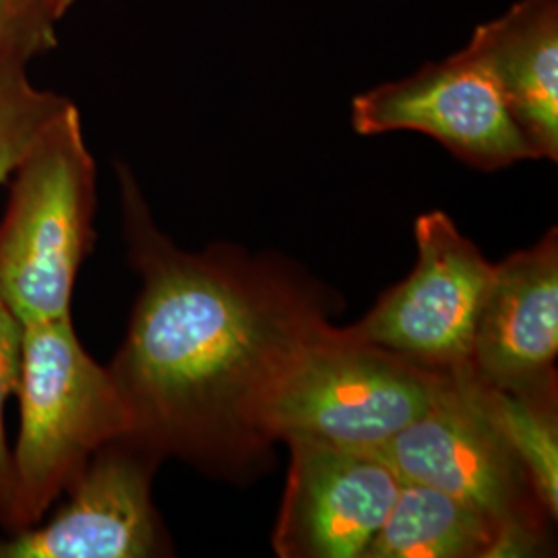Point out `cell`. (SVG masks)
I'll return each mask as SVG.
<instances>
[{"instance_id":"cell-1","label":"cell","mask_w":558,"mask_h":558,"mask_svg":"<svg viewBox=\"0 0 558 558\" xmlns=\"http://www.w3.org/2000/svg\"><path fill=\"white\" fill-rule=\"evenodd\" d=\"M129 259L141 292L108 366L131 437L161 459L226 470L269 445L263 412L300 354L331 325L302 288L267 265L168 239L119 166Z\"/></svg>"},{"instance_id":"cell-2","label":"cell","mask_w":558,"mask_h":558,"mask_svg":"<svg viewBox=\"0 0 558 558\" xmlns=\"http://www.w3.org/2000/svg\"><path fill=\"white\" fill-rule=\"evenodd\" d=\"M20 435L11 449V511L4 527L40 523L101 447L133 433L108 366L87 354L73 319L21 325Z\"/></svg>"},{"instance_id":"cell-3","label":"cell","mask_w":558,"mask_h":558,"mask_svg":"<svg viewBox=\"0 0 558 558\" xmlns=\"http://www.w3.org/2000/svg\"><path fill=\"white\" fill-rule=\"evenodd\" d=\"M0 221V299L21 325L71 317L94 240L96 161L69 101L21 158Z\"/></svg>"},{"instance_id":"cell-4","label":"cell","mask_w":558,"mask_h":558,"mask_svg":"<svg viewBox=\"0 0 558 558\" xmlns=\"http://www.w3.org/2000/svg\"><path fill=\"white\" fill-rule=\"evenodd\" d=\"M449 375L329 327L290 366L263 412L269 440L373 451L418 420Z\"/></svg>"},{"instance_id":"cell-5","label":"cell","mask_w":558,"mask_h":558,"mask_svg":"<svg viewBox=\"0 0 558 558\" xmlns=\"http://www.w3.org/2000/svg\"><path fill=\"white\" fill-rule=\"evenodd\" d=\"M401 482L424 484L474 505L532 553L544 509L518 453L463 375H449L435 403L393 439L368 451Z\"/></svg>"},{"instance_id":"cell-6","label":"cell","mask_w":558,"mask_h":558,"mask_svg":"<svg viewBox=\"0 0 558 558\" xmlns=\"http://www.w3.org/2000/svg\"><path fill=\"white\" fill-rule=\"evenodd\" d=\"M414 236V271L345 331L422 368L461 375L470 368L480 313L497 265L484 259L442 211L420 216Z\"/></svg>"},{"instance_id":"cell-7","label":"cell","mask_w":558,"mask_h":558,"mask_svg":"<svg viewBox=\"0 0 558 558\" xmlns=\"http://www.w3.org/2000/svg\"><path fill=\"white\" fill-rule=\"evenodd\" d=\"M161 458L126 435L89 459L52 518L0 539V558H151L168 555L151 478Z\"/></svg>"},{"instance_id":"cell-8","label":"cell","mask_w":558,"mask_h":558,"mask_svg":"<svg viewBox=\"0 0 558 558\" xmlns=\"http://www.w3.org/2000/svg\"><path fill=\"white\" fill-rule=\"evenodd\" d=\"M352 124L360 135L418 131L482 170L538 158L497 83L465 50L360 94Z\"/></svg>"},{"instance_id":"cell-9","label":"cell","mask_w":558,"mask_h":558,"mask_svg":"<svg viewBox=\"0 0 558 558\" xmlns=\"http://www.w3.org/2000/svg\"><path fill=\"white\" fill-rule=\"evenodd\" d=\"M292 468L276 550L283 558H364L398 499L401 480L368 451L288 440Z\"/></svg>"},{"instance_id":"cell-10","label":"cell","mask_w":558,"mask_h":558,"mask_svg":"<svg viewBox=\"0 0 558 558\" xmlns=\"http://www.w3.org/2000/svg\"><path fill=\"white\" fill-rule=\"evenodd\" d=\"M558 244L553 230L502 260L480 313L468 373L500 391L555 396Z\"/></svg>"},{"instance_id":"cell-11","label":"cell","mask_w":558,"mask_h":558,"mask_svg":"<svg viewBox=\"0 0 558 558\" xmlns=\"http://www.w3.org/2000/svg\"><path fill=\"white\" fill-rule=\"evenodd\" d=\"M493 77L538 158H558V0H519L463 48Z\"/></svg>"},{"instance_id":"cell-12","label":"cell","mask_w":558,"mask_h":558,"mask_svg":"<svg viewBox=\"0 0 558 558\" xmlns=\"http://www.w3.org/2000/svg\"><path fill=\"white\" fill-rule=\"evenodd\" d=\"M532 555L499 521L442 490L401 482L364 558H493Z\"/></svg>"},{"instance_id":"cell-13","label":"cell","mask_w":558,"mask_h":558,"mask_svg":"<svg viewBox=\"0 0 558 558\" xmlns=\"http://www.w3.org/2000/svg\"><path fill=\"white\" fill-rule=\"evenodd\" d=\"M482 408L518 453L548 515L558 513V430L555 396H519L461 373Z\"/></svg>"},{"instance_id":"cell-14","label":"cell","mask_w":558,"mask_h":558,"mask_svg":"<svg viewBox=\"0 0 558 558\" xmlns=\"http://www.w3.org/2000/svg\"><path fill=\"white\" fill-rule=\"evenodd\" d=\"M69 101L36 87L25 64H0V182L15 172L46 124Z\"/></svg>"},{"instance_id":"cell-15","label":"cell","mask_w":558,"mask_h":558,"mask_svg":"<svg viewBox=\"0 0 558 558\" xmlns=\"http://www.w3.org/2000/svg\"><path fill=\"white\" fill-rule=\"evenodd\" d=\"M52 0H0V64H29L57 48Z\"/></svg>"},{"instance_id":"cell-16","label":"cell","mask_w":558,"mask_h":558,"mask_svg":"<svg viewBox=\"0 0 558 558\" xmlns=\"http://www.w3.org/2000/svg\"><path fill=\"white\" fill-rule=\"evenodd\" d=\"M21 364V323L0 299V523L4 525L11 511V449L7 442L4 408L17 391Z\"/></svg>"},{"instance_id":"cell-17","label":"cell","mask_w":558,"mask_h":558,"mask_svg":"<svg viewBox=\"0 0 558 558\" xmlns=\"http://www.w3.org/2000/svg\"><path fill=\"white\" fill-rule=\"evenodd\" d=\"M52 2H54V9H57V15L62 20L77 0H52Z\"/></svg>"}]
</instances>
